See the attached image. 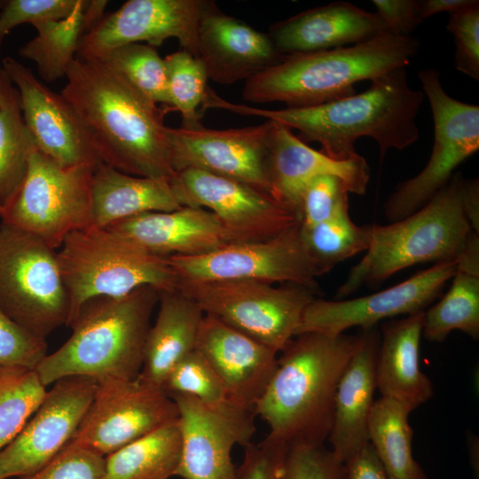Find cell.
<instances>
[{"label":"cell","mask_w":479,"mask_h":479,"mask_svg":"<svg viewBox=\"0 0 479 479\" xmlns=\"http://www.w3.org/2000/svg\"><path fill=\"white\" fill-rule=\"evenodd\" d=\"M424 96L409 86L404 67L372 80L370 87L361 93L321 105L263 109L232 103L209 90L204 108L278 122L297 130L304 143H319L322 153L343 161L360 155L355 143L362 137L377 142L381 157L389 149L403 150L416 142L420 134L416 117Z\"/></svg>","instance_id":"6da1fadb"},{"label":"cell","mask_w":479,"mask_h":479,"mask_svg":"<svg viewBox=\"0 0 479 479\" xmlns=\"http://www.w3.org/2000/svg\"><path fill=\"white\" fill-rule=\"evenodd\" d=\"M60 94L87 129L105 164L125 174L171 180L176 175L163 112L98 59L75 58Z\"/></svg>","instance_id":"7a4b0ae2"},{"label":"cell","mask_w":479,"mask_h":479,"mask_svg":"<svg viewBox=\"0 0 479 479\" xmlns=\"http://www.w3.org/2000/svg\"><path fill=\"white\" fill-rule=\"evenodd\" d=\"M357 334L303 333L279 352L276 370L254 413L269 426L266 437L285 444H325L339 381L360 347Z\"/></svg>","instance_id":"3957f363"},{"label":"cell","mask_w":479,"mask_h":479,"mask_svg":"<svg viewBox=\"0 0 479 479\" xmlns=\"http://www.w3.org/2000/svg\"><path fill=\"white\" fill-rule=\"evenodd\" d=\"M159 294L152 287H141L123 296L84 302L68 325L69 338L35 368L43 385L74 375L137 378Z\"/></svg>","instance_id":"277c9868"},{"label":"cell","mask_w":479,"mask_h":479,"mask_svg":"<svg viewBox=\"0 0 479 479\" xmlns=\"http://www.w3.org/2000/svg\"><path fill=\"white\" fill-rule=\"evenodd\" d=\"M419 48L416 37L385 34L351 46L285 55L247 80L242 96L247 102L289 107L325 104L355 94L359 82L406 67Z\"/></svg>","instance_id":"5b68a950"},{"label":"cell","mask_w":479,"mask_h":479,"mask_svg":"<svg viewBox=\"0 0 479 479\" xmlns=\"http://www.w3.org/2000/svg\"><path fill=\"white\" fill-rule=\"evenodd\" d=\"M464 178L459 172L423 207L387 225H372L371 240L363 258L338 287L342 300L362 286L380 284L410 266L455 262L475 232L464 211Z\"/></svg>","instance_id":"8992f818"},{"label":"cell","mask_w":479,"mask_h":479,"mask_svg":"<svg viewBox=\"0 0 479 479\" xmlns=\"http://www.w3.org/2000/svg\"><path fill=\"white\" fill-rule=\"evenodd\" d=\"M57 255L69 297L67 326L90 299L123 296L141 287L173 291L179 282L167 257L95 225L70 233Z\"/></svg>","instance_id":"52a82bcc"},{"label":"cell","mask_w":479,"mask_h":479,"mask_svg":"<svg viewBox=\"0 0 479 479\" xmlns=\"http://www.w3.org/2000/svg\"><path fill=\"white\" fill-rule=\"evenodd\" d=\"M0 309L45 340L67 326L70 312L57 250L4 223L0 224Z\"/></svg>","instance_id":"ba28073f"},{"label":"cell","mask_w":479,"mask_h":479,"mask_svg":"<svg viewBox=\"0 0 479 479\" xmlns=\"http://www.w3.org/2000/svg\"><path fill=\"white\" fill-rule=\"evenodd\" d=\"M96 165L64 167L38 149L1 223L26 232L58 250L73 232L93 225L91 177Z\"/></svg>","instance_id":"9c48e42d"},{"label":"cell","mask_w":479,"mask_h":479,"mask_svg":"<svg viewBox=\"0 0 479 479\" xmlns=\"http://www.w3.org/2000/svg\"><path fill=\"white\" fill-rule=\"evenodd\" d=\"M205 315L280 352L295 336L316 292L301 285L256 280H179L177 288Z\"/></svg>","instance_id":"30bf717a"},{"label":"cell","mask_w":479,"mask_h":479,"mask_svg":"<svg viewBox=\"0 0 479 479\" xmlns=\"http://www.w3.org/2000/svg\"><path fill=\"white\" fill-rule=\"evenodd\" d=\"M418 77L431 108L433 148L424 169L400 183L386 200L384 214L390 222L423 207L449 183L454 169L479 149V106L447 94L436 68L420 70Z\"/></svg>","instance_id":"8fae6325"},{"label":"cell","mask_w":479,"mask_h":479,"mask_svg":"<svg viewBox=\"0 0 479 479\" xmlns=\"http://www.w3.org/2000/svg\"><path fill=\"white\" fill-rule=\"evenodd\" d=\"M94 397L71 442L103 456L178 420L175 401L162 387L135 379L97 380Z\"/></svg>","instance_id":"7c38bea8"},{"label":"cell","mask_w":479,"mask_h":479,"mask_svg":"<svg viewBox=\"0 0 479 479\" xmlns=\"http://www.w3.org/2000/svg\"><path fill=\"white\" fill-rule=\"evenodd\" d=\"M167 259L179 280L293 283L318 291V276L302 243L300 223L271 239L231 244L199 255H171Z\"/></svg>","instance_id":"4fadbf2b"},{"label":"cell","mask_w":479,"mask_h":479,"mask_svg":"<svg viewBox=\"0 0 479 479\" xmlns=\"http://www.w3.org/2000/svg\"><path fill=\"white\" fill-rule=\"evenodd\" d=\"M178 409L181 459L175 476L183 479H240L232 459L255 434L254 411L231 402L210 405L196 397L169 395Z\"/></svg>","instance_id":"5bb4252c"},{"label":"cell","mask_w":479,"mask_h":479,"mask_svg":"<svg viewBox=\"0 0 479 479\" xmlns=\"http://www.w3.org/2000/svg\"><path fill=\"white\" fill-rule=\"evenodd\" d=\"M182 207L212 212L243 242L271 239L300 223L298 216L270 195L234 179L186 169L170 180Z\"/></svg>","instance_id":"9a60e30c"},{"label":"cell","mask_w":479,"mask_h":479,"mask_svg":"<svg viewBox=\"0 0 479 479\" xmlns=\"http://www.w3.org/2000/svg\"><path fill=\"white\" fill-rule=\"evenodd\" d=\"M51 385L22 429L0 450V479L30 475L50 462L77 430L98 381L74 375Z\"/></svg>","instance_id":"2e32d148"},{"label":"cell","mask_w":479,"mask_h":479,"mask_svg":"<svg viewBox=\"0 0 479 479\" xmlns=\"http://www.w3.org/2000/svg\"><path fill=\"white\" fill-rule=\"evenodd\" d=\"M271 126L272 121L267 120L255 126L226 130L207 129L202 124L168 127L172 168L176 173L196 169L234 179L275 199L266 170Z\"/></svg>","instance_id":"e0dca14e"},{"label":"cell","mask_w":479,"mask_h":479,"mask_svg":"<svg viewBox=\"0 0 479 479\" xmlns=\"http://www.w3.org/2000/svg\"><path fill=\"white\" fill-rule=\"evenodd\" d=\"M205 4L206 0H129L83 36L75 58L99 59L130 43L156 48L169 38L177 39L183 50L197 57Z\"/></svg>","instance_id":"ac0fdd59"},{"label":"cell","mask_w":479,"mask_h":479,"mask_svg":"<svg viewBox=\"0 0 479 479\" xmlns=\"http://www.w3.org/2000/svg\"><path fill=\"white\" fill-rule=\"evenodd\" d=\"M456 270L455 262L436 263L373 294L333 301L315 298L304 310L295 335L303 333L336 335L354 326L367 330L382 319L426 310Z\"/></svg>","instance_id":"d6986e66"},{"label":"cell","mask_w":479,"mask_h":479,"mask_svg":"<svg viewBox=\"0 0 479 479\" xmlns=\"http://www.w3.org/2000/svg\"><path fill=\"white\" fill-rule=\"evenodd\" d=\"M2 68L17 88L22 115L36 148L64 167L101 162L91 137L73 106L12 57Z\"/></svg>","instance_id":"ffe728a7"},{"label":"cell","mask_w":479,"mask_h":479,"mask_svg":"<svg viewBox=\"0 0 479 479\" xmlns=\"http://www.w3.org/2000/svg\"><path fill=\"white\" fill-rule=\"evenodd\" d=\"M195 350L213 369L228 399L254 411L276 370L279 352L208 315L200 323Z\"/></svg>","instance_id":"44dd1931"},{"label":"cell","mask_w":479,"mask_h":479,"mask_svg":"<svg viewBox=\"0 0 479 479\" xmlns=\"http://www.w3.org/2000/svg\"><path fill=\"white\" fill-rule=\"evenodd\" d=\"M266 170L273 197L299 217L302 194L315 177L333 175L347 185L349 192L362 195L370 180V168L359 155L335 161L295 136L286 125L272 121L268 139Z\"/></svg>","instance_id":"7402d4cb"},{"label":"cell","mask_w":479,"mask_h":479,"mask_svg":"<svg viewBox=\"0 0 479 479\" xmlns=\"http://www.w3.org/2000/svg\"><path fill=\"white\" fill-rule=\"evenodd\" d=\"M284 56L267 33L206 1L199 23L197 57L209 79L221 84L247 81L276 65Z\"/></svg>","instance_id":"603a6c76"},{"label":"cell","mask_w":479,"mask_h":479,"mask_svg":"<svg viewBox=\"0 0 479 479\" xmlns=\"http://www.w3.org/2000/svg\"><path fill=\"white\" fill-rule=\"evenodd\" d=\"M105 228L163 257L199 255L243 242L212 212L201 208L143 213Z\"/></svg>","instance_id":"cb8c5ba5"},{"label":"cell","mask_w":479,"mask_h":479,"mask_svg":"<svg viewBox=\"0 0 479 479\" xmlns=\"http://www.w3.org/2000/svg\"><path fill=\"white\" fill-rule=\"evenodd\" d=\"M267 34L281 54L290 55L357 44L390 33L376 12L337 1L276 22Z\"/></svg>","instance_id":"d4e9b609"},{"label":"cell","mask_w":479,"mask_h":479,"mask_svg":"<svg viewBox=\"0 0 479 479\" xmlns=\"http://www.w3.org/2000/svg\"><path fill=\"white\" fill-rule=\"evenodd\" d=\"M380 341L376 326L364 330L363 342L338 383L327 440L333 452L343 463L369 443L367 426L377 389L375 370Z\"/></svg>","instance_id":"484cf974"},{"label":"cell","mask_w":479,"mask_h":479,"mask_svg":"<svg viewBox=\"0 0 479 479\" xmlns=\"http://www.w3.org/2000/svg\"><path fill=\"white\" fill-rule=\"evenodd\" d=\"M424 312L386 322L381 328L376 361V385L381 397L412 411L433 396V386L420 367Z\"/></svg>","instance_id":"4316f807"},{"label":"cell","mask_w":479,"mask_h":479,"mask_svg":"<svg viewBox=\"0 0 479 479\" xmlns=\"http://www.w3.org/2000/svg\"><path fill=\"white\" fill-rule=\"evenodd\" d=\"M181 207L170 180L125 174L104 162L93 169L91 208L95 226L105 228L143 213L168 212Z\"/></svg>","instance_id":"83f0119b"},{"label":"cell","mask_w":479,"mask_h":479,"mask_svg":"<svg viewBox=\"0 0 479 479\" xmlns=\"http://www.w3.org/2000/svg\"><path fill=\"white\" fill-rule=\"evenodd\" d=\"M155 322L150 326L139 375L162 386L170 370L195 349L204 312L177 289L160 292Z\"/></svg>","instance_id":"f1b7e54d"},{"label":"cell","mask_w":479,"mask_h":479,"mask_svg":"<svg viewBox=\"0 0 479 479\" xmlns=\"http://www.w3.org/2000/svg\"><path fill=\"white\" fill-rule=\"evenodd\" d=\"M107 3L106 0H78L68 16L35 23L36 35L20 47L19 54L33 61L40 77L47 82L65 77L82 39L104 18Z\"/></svg>","instance_id":"f546056e"},{"label":"cell","mask_w":479,"mask_h":479,"mask_svg":"<svg viewBox=\"0 0 479 479\" xmlns=\"http://www.w3.org/2000/svg\"><path fill=\"white\" fill-rule=\"evenodd\" d=\"M405 404L381 397L374 401L367 426L369 443L388 479H428L412 454V429Z\"/></svg>","instance_id":"4dcf8cb0"},{"label":"cell","mask_w":479,"mask_h":479,"mask_svg":"<svg viewBox=\"0 0 479 479\" xmlns=\"http://www.w3.org/2000/svg\"><path fill=\"white\" fill-rule=\"evenodd\" d=\"M177 420L106 456V479H169L175 476L182 452Z\"/></svg>","instance_id":"1f68e13d"},{"label":"cell","mask_w":479,"mask_h":479,"mask_svg":"<svg viewBox=\"0 0 479 479\" xmlns=\"http://www.w3.org/2000/svg\"><path fill=\"white\" fill-rule=\"evenodd\" d=\"M35 149L23 119L19 91L0 67V210L21 185Z\"/></svg>","instance_id":"d6a6232c"},{"label":"cell","mask_w":479,"mask_h":479,"mask_svg":"<svg viewBox=\"0 0 479 479\" xmlns=\"http://www.w3.org/2000/svg\"><path fill=\"white\" fill-rule=\"evenodd\" d=\"M448 292L424 312L422 335L429 342H444L459 330L479 339V272L457 268Z\"/></svg>","instance_id":"836d02e7"},{"label":"cell","mask_w":479,"mask_h":479,"mask_svg":"<svg viewBox=\"0 0 479 479\" xmlns=\"http://www.w3.org/2000/svg\"><path fill=\"white\" fill-rule=\"evenodd\" d=\"M372 224H355L349 211L310 227L300 225V237L318 276L338 263L365 252L371 240Z\"/></svg>","instance_id":"e575fe53"},{"label":"cell","mask_w":479,"mask_h":479,"mask_svg":"<svg viewBox=\"0 0 479 479\" xmlns=\"http://www.w3.org/2000/svg\"><path fill=\"white\" fill-rule=\"evenodd\" d=\"M46 391L35 369L0 365V450L22 429Z\"/></svg>","instance_id":"d590c367"},{"label":"cell","mask_w":479,"mask_h":479,"mask_svg":"<svg viewBox=\"0 0 479 479\" xmlns=\"http://www.w3.org/2000/svg\"><path fill=\"white\" fill-rule=\"evenodd\" d=\"M98 60L156 105L169 106L166 64L155 47L146 43L125 44Z\"/></svg>","instance_id":"8d00e7d4"},{"label":"cell","mask_w":479,"mask_h":479,"mask_svg":"<svg viewBox=\"0 0 479 479\" xmlns=\"http://www.w3.org/2000/svg\"><path fill=\"white\" fill-rule=\"evenodd\" d=\"M167 68L169 108L180 113L181 127H195L202 116V105L208 86L204 65L185 50L164 58Z\"/></svg>","instance_id":"74e56055"},{"label":"cell","mask_w":479,"mask_h":479,"mask_svg":"<svg viewBox=\"0 0 479 479\" xmlns=\"http://www.w3.org/2000/svg\"><path fill=\"white\" fill-rule=\"evenodd\" d=\"M161 387L168 395H188L210 405L231 402L213 369L195 349L170 370Z\"/></svg>","instance_id":"f35d334b"},{"label":"cell","mask_w":479,"mask_h":479,"mask_svg":"<svg viewBox=\"0 0 479 479\" xmlns=\"http://www.w3.org/2000/svg\"><path fill=\"white\" fill-rule=\"evenodd\" d=\"M349 188L333 175L315 177L305 187L300 200L302 227H310L349 211Z\"/></svg>","instance_id":"ab89813d"},{"label":"cell","mask_w":479,"mask_h":479,"mask_svg":"<svg viewBox=\"0 0 479 479\" xmlns=\"http://www.w3.org/2000/svg\"><path fill=\"white\" fill-rule=\"evenodd\" d=\"M20 479H106V457L69 441L44 467Z\"/></svg>","instance_id":"60d3db41"},{"label":"cell","mask_w":479,"mask_h":479,"mask_svg":"<svg viewBox=\"0 0 479 479\" xmlns=\"http://www.w3.org/2000/svg\"><path fill=\"white\" fill-rule=\"evenodd\" d=\"M345 465L325 444L288 446L282 479H345Z\"/></svg>","instance_id":"b9f144b4"},{"label":"cell","mask_w":479,"mask_h":479,"mask_svg":"<svg viewBox=\"0 0 479 479\" xmlns=\"http://www.w3.org/2000/svg\"><path fill=\"white\" fill-rule=\"evenodd\" d=\"M446 28L453 36L456 69L479 81V2L449 13Z\"/></svg>","instance_id":"7bdbcfd3"},{"label":"cell","mask_w":479,"mask_h":479,"mask_svg":"<svg viewBox=\"0 0 479 479\" xmlns=\"http://www.w3.org/2000/svg\"><path fill=\"white\" fill-rule=\"evenodd\" d=\"M47 354L45 339L29 333L0 309V365L35 369Z\"/></svg>","instance_id":"ee69618b"},{"label":"cell","mask_w":479,"mask_h":479,"mask_svg":"<svg viewBox=\"0 0 479 479\" xmlns=\"http://www.w3.org/2000/svg\"><path fill=\"white\" fill-rule=\"evenodd\" d=\"M78 0H6L0 9V52L4 37L22 24L68 16Z\"/></svg>","instance_id":"f6af8a7d"},{"label":"cell","mask_w":479,"mask_h":479,"mask_svg":"<svg viewBox=\"0 0 479 479\" xmlns=\"http://www.w3.org/2000/svg\"><path fill=\"white\" fill-rule=\"evenodd\" d=\"M237 470L240 479H282L288 446L265 437L258 444H249Z\"/></svg>","instance_id":"bcb514c9"},{"label":"cell","mask_w":479,"mask_h":479,"mask_svg":"<svg viewBox=\"0 0 479 479\" xmlns=\"http://www.w3.org/2000/svg\"><path fill=\"white\" fill-rule=\"evenodd\" d=\"M372 3L391 35L412 36V32L423 22L418 0H373Z\"/></svg>","instance_id":"7dc6e473"},{"label":"cell","mask_w":479,"mask_h":479,"mask_svg":"<svg viewBox=\"0 0 479 479\" xmlns=\"http://www.w3.org/2000/svg\"><path fill=\"white\" fill-rule=\"evenodd\" d=\"M344 465L345 479H388L370 443L349 458Z\"/></svg>","instance_id":"c3c4849f"},{"label":"cell","mask_w":479,"mask_h":479,"mask_svg":"<svg viewBox=\"0 0 479 479\" xmlns=\"http://www.w3.org/2000/svg\"><path fill=\"white\" fill-rule=\"evenodd\" d=\"M462 202L472 229L479 233V182L477 178L464 180Z\"/></svg>","instance_id":"681fc988"},{"label":"cell","mask_w":479,"mask_h":479,"mask_svg":"<svg viewBox=\"0 0 479 479\" xmlns=\"http://www.w3.org/2000/svg\"><path fill=\"white\" fill-rule=\"evenodd\" d=\"M476 0H420L419 12L422 20L440 12H453L474 4Z\"/></svg>","instance_id":"f907efd6"},{"label":"cell","mask_w":479,"mask_h":479,"mask_svg":"<svg viewBox=\"0 0 479 479\" xmlns=\"http://www.w3.org/2000/svg\"><path fill=\"white\" fill-rule=\"evenodd\" d=\"M3 2L4 1H0V9H1L2 5H3Z\"/></svg>","instance_id":"816d5d0a"}]
</instances>
